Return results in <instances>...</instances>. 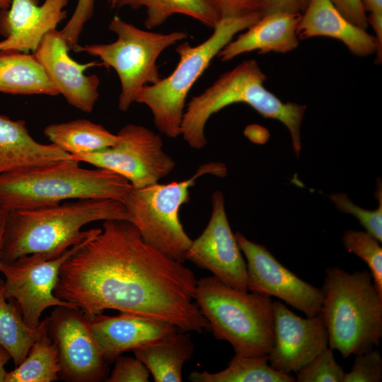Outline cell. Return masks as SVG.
I'll return each mask as SVG.
<instances>
[{"label":"cell","instance_id":"cell-19","mask_svg":"<svg viewBox=\"0 0 382 382\" xmlns=\"http://www.w3.org/2000/svg\"><path fill=\"white\" fill-rule=\"evenodd\" d=\"M296 35L299 40L314 37L338 40L357 57L378 53L375 35L347 19L331 0H311L301 13Z\"/></svg>","mask_w":382,"mask_h":382},{"label":"cell","instance_id":"cell-20","mask_svg":"<svg viewBox=\"0 0 382 382\" xmlns=\"http://www.w3.org/2000/svg\"><path fill=\"white\" fill-rule=\"evenodd\" d=\"M301 13H274L262 15L259 20L228 42L218 54L222 62L252 51L264 54L287 53L299 43L296 28Z\"/></svg>","mask_w":382,"mask_h":382},{"label":"cell","instance_id":"cell-2","mask_svg":"<svg viewBox=\"0 0 382 382\" xmlns=\"http://www.w3.org/2000/svg\"><path fill=\"white\" fill-rule=\"evenodd\" d=\"M128 221L122 202L115 199H77L52 206L9 211L3 240L1 261L11 262L32 254L54 257L102 228L81 231L93 221Z\"/></svg>","mask_w":382,"mask_h":382},{"label":"cell","instance_id":"cell-39","mask_svg":"<svg viewBox=\"0 0 382 382\" xmlns=\"http://www.w3.org/2000/svg\"><path fill=\"white\" fill-rule=\"evenodd\" d=\"M11 359L9 352L0 345V382H4L7 371L5 365Z\"/></svg>","mask_w":382,"mask_h":382},{"label":"cell","instance_id":"cell-40","mask_svg":"<svg viewBox=\"0 0 382 382\" xmlns=\"http://www.w3.org/2000/svg\"><path fill=\"white\" fill-rule=\"evenodd\" d=\"M9 211L0 206V262L4 236Z\"/></svg>","mask_w":382,"mask_h":382},{"label":"cell","instance_id":"cell-16","mask_svg":"<svg viewBox=\"0 0 382 382\" xmlns=\"http://www.w3.org/2000/svg\"><path fill=\"white\" fill-rule=\"evenodd\" d=\"M69 50L62 33L55 29L45 35L33 54L57 93L74 108L91 112L98 98L100 79L84 72L103 64L98 61L80 64L69 56Z\"/></svg>","mask_w":382,"mask_h":382},{"label":"cell","instance_id":"cell-23","mask_svg":"<svg viewBox=\"0 0 382 382\" xmlns=\"http://www.w3.org/2000/svg\"><path fill=\"white\" fill-rule=\"evenodd\" d=\"M0 92L58 95L34 54L12 50L0 51Z\"/></svg>","mask_w":382,"mask_h":382},{"label":"cell","instance_id":"cell-37","mask_svg":"<svg viewBox=\"0 0 382 382\" xmlns=\"http://www.w3.org/2000/svg\"><path fill=\"white\" fill-rule=\"evenodd\" d=\"M311 0H265L262 15L274 13H302Z\"/></svg>","mask_w":382,"mask_h":382},{"label":"cell","instance_id":"cell-42","mask_svg":"<svg viewBox=\"0 0 382 382\" xmlns=\"http://www.w3.org/2000/svg\"><path fill=\"white\" fill-rule=\"evenodd\" d=\"M107 2L111 8L116 7L117 0H107Z\"/></svg>","mask_w":382,"mask_h":382},{"label":"cell","instance_id":"cell-21","mask_svg":"<svg viewBox=\"0 0 382 382\" xmlns=\"http://www.w3.org/2000/svg\"><path fill=\"white\" fill-rule=\"evenodd\" d=\"M70 158L69 153L53 144L36 141L24 120L0 115V174Z\"/></svg>","mask_w":382,"mask_h":382},{"label":"cell","instance_id":"cell-18","mask_svg":"<svg viewBox=\"0 0 382 382\" xmlns=\"http://www.w3.org/2000/svg\"><path fill=\"white\" fill-rule=\"evenodd\" d=\"M86 317L108 364L124 352L161 340L180 331L170 323L129 313L115 316L99 313Z\"/></svg>","mask_w":382,"mask_h":382},{"label":"cell","instance_id":"cell-25","mask_svg":"<svg viewBox=\"0 0 382 382\" xmlns=\"http://www.w3.org/2000/svg\"><path fill=\"white\" fill-rule=\"evenodd\" d=\"M192 382H294L291 374L274 370L268 362L267 355L245 356L236 354L226 368L216 373L192 371L188 376Z\"/></svg>","mask_w":382,"mask_h":382},{"label":"cell","instance_id":"cell-5","mask_svg":"<svg viewBox=\"0 0 382 382\" xmlns=\"http://www.w3.org/2000/svg\"><path fill=\"white\" fill-rule=\"evenodd\" d=\"M328 347L343 358L377 347L382 339V296L369 271L328 267L320 289Z\"/></svg>","mask_w":382,"mask_h":382},{"label":"cell","instance_id":"cell-4","mask_svg":"<svg viewBox=\"0 0 382 382\" xmlns=\"http://www.w3.org/2000/svg\"><path fill=\"white\" fill-rule=\"evenodd\" d=\"M132 188L127 180L111 170L83 168L70 158L0 174V206L13 211L72 199L122 202Z\"/></svg>","mask_w":382,"mask_h":382},{"label":"cell","instance_id":"cell-32","mask_svg":"<svg viewBox=\"0 0 382 382\" xmlns=\"http://www.w3.org/2000/svg\"><path fill=\"white\" fill-rule=\"evenodd\" d=\"M353 365L345 373L343 382H381L382 381V357L376 347L356 354Z\"/></svg>","mask_w":382,"mask_h":382},{"label":"cell","instance_id":"cell-13","mask_svg":"<svg viewBox=\"0 0 382 382\" xmlns=\"http://www.w3.org/2000/svg\"><path fill=\"white\" fill-rule=\"evenodd\" d=\"M235 236L246 259L248 291L275 296L303 312L306 317L320 313V289L296 276L263 245L248 240L240 232H236Z\"/></svg>","mask_w":382,"mask_h":382},{"label":"cell","instance_id":"cell-33","mask_svg":"<svg viewBox=\"0 0 382 382\" xmlns=\"http://www.w3.org/2000/svg\"><path fill=\"white\" fill-rule=\"evenodd\" d=\"M114 369L107 382H148L150 372L136 357L122 354L115 359Z\"/></svg>","mask_w":382,"mask_h":382},{"label":"cell","instance_id":"cell-11","mask_svg":"<svg viewBox=\"0 0 382 382\" xmlns=\"http://www.w3.org/2000/svg\"><path fill=\"white\" fill-rule=\"evenodd\" d=\"M99 233L72 245L57 257H52L45 253H32L11 262L1 261L0 272L5 277V296L7 299L15 300L28 327L37 328L41 323V315L47 308L62 306L79 308L72 303L56 297L54 290L62 265L87 241Z\"/></svg>","mask_w":382,"mask_h":382},{"label":"cell","instance_id":"cell-24","mask_svg":"<svg viewBox=\"0 0 382 382\" xmlns=\"http://www.w3.org/2000/svg\"><path fill=\"white\" fill-rule=\"evenodd\" d=\"M43 132L51 144L70 155L102 150L114 146L119 140L117 134L84 119L51 124Z\"/></svg>","mask_w":382,"mask_h":382},{"label":"cell","instance_id":"cell-8","mask_svg":"<svg viewBox=\"0 0 382 382\" xmlns=\"http://www.w3.org/2000/svg\"><path fill=\"white\" fill-rule=\"evenodd\" d=\"M226 173L224 163H209L182 181L132 187L122 201L128 221L137 228L146 243L168 257L184 262L192 240L180 222V209L190 201V189L198 178L205 174L224 177Z\"/></svg>","mask_w":382,"mask_h":382},{"label":"cell","instance_id":"cell-7","mask_svg":"<svg viewBox=\"0 0 382 382\" xmlns=\"http://www.w3.org/2000/svg\"><path fill=\"white\" fill-rule=\"evenodd\" d=\"M261 16L262 13L257 12L239 18H221L205 41L197 46L185 42L177 47L179 61L175 69L157 83L144 86L135 99V102L150 109L160 132L170 138L181 135L185 100L190 90L234 36Z\"/></svg>","mask_w":382,"mask_h":382},{"label":"cell","instance_id":"cell-15","mask_svg":"<svg viewBox=\"0 0 382 382\" xmlns=\"http://www.w3.org/2000/svg\"><path fill=\"white\" fill-rule=\"evenodd\" d=\"M274 345L270 365L284 374L296 373L328 347L327 329L320 314L302 318L279 301H273Z\"/></svg>","mask_w":382,"mask_h":382},{"label":"cell","instance_id":"cell-14","mask_svg":"<svg viewBox=\"0 0 382 382\" xmlns=\"http://www.w3.org/2000/svg\"><path fill=\"white\" fill-rule=\"evenodd\" d=\"M212 206L209 221L200 236L192 241L186 260L209 271L224 283L247 291L246 262L230 227L222 192L213 193Z\"/></svg>","mask_w":382,"mask_h":382},{"label":"cell","instance_id":"cell-10","mask_svg":"<svg viewBox=\"0 0 382 382\" xmlns=\"http://www.w3.org/2000/svg\"><path fill=\"white\" fill-rule=\"evenodd\" d=\"M118 141L97 151L71 155L79 162L111 170L127 180L132 187L142 188L168 175L175 163L163 150L161 136L149 128L127 124L117 133Z\"/></svg>","mask_w":382,"mask_h":382},{"label":"cell","instance_id":"cell-29","mask_svg":"<svg viewBox=\"0 0 382 382\" xmlns=\"http://www.w3.org/2000/svg\"><path fill=\"white\" fill-rule=\"evenodd\" d=\"M348 252L354 254L368 266L374 284L382 296V248L381 243L366 231L348 230L342 236Z\"/></svg>","mask_w":382,"mask_h":382},{"label":"cell","instance_id":"cell-26","mask_svg":"<svg viewBox=\"0 0 382 382\" xmlns=\"http://www.w3.org/2000/svg\"><path fill=\"white\" fill-rule=\"evenodd\" d=\"M4 281L0 279V345L11 354L15 367L25 358L33 342L45 332L44 320L36 328L28 327L15 301L7 302Z\"/></svg>","mask_w":382,"mask_h":382},{"label":"cell","instance_id":"cell-17","mask_svg":"<svg viewBox=\"0 0 382 382\" xmlns=\"http://www.w3.org/2000/svg\"><path fill=\"white\" fill-rule=\"evenodd\" d=\"M69 0H11L10 6L0 9V51L34 52L45 35L67 16Z\"/></svg>","mask_w":382,"mask_h":382},{"label":"cell","instance_id":"cell-22","mask_svg":"<svg viewBox=\"0 0 382 382\" xmlns=\"http://www.w3.org/2000/svg\"><path fill=\"white\" fill-rule=\"evenodd\" d=\"M195 345L189 332L178 331L156 342L133 350L155 382H181L182 369L193 354Z\"/></svg>","mask_w":382,"mask_h":382},{"label":"cell","instance_id":"cell-31","mask_svg":"<svg viewBox=\"0 0 382 382\" xmlns=\"http://www.w3.org/2000/svg\"><path fill=\"white\" fill-rule=\"evenodd\" d=\"M382 190L381 183L377 185L374 192L378 199L379 205L375 210H368L354 204L345 193H335L330 195V199L337 208L345 213L355 216L366 231L382 242Z\"/></svg>","mask_w":382,"mask_h":382},{"label":"cell","instance_id":"cell-34","mask_svg":"<svg viewBox=\"0 0 382 382\" xmlns=\"http://www.w3.org/2000/svg\"><path fill=\"white\" fill-rule=\"evenodd\" d=\"M95 1L96 0H78L71 18L61 30L70 50L79 45L83 28L93 15Z\"/></svg>","mask_w":382,"mask_h":382},{"label":"cell","instance_id":"cell-6","mask_svg":"<svg viewBox=\"0 0 382 382\" xmlns=\"http://www.w3.org/2000/svg\"><path fill=\"white\" fill-rule=\"evenodd\" d=\"M193 300L209 331L235 354L267 355L274 340L271 296L233 288L214 276L197 279Z\"/></svg>","mask_w":382,"mask_h":382},{"label":"cell","instance_id":"cell-1","mask_svg":"<svg viewBox=\"0 0 382 382\" xmlns=\"http://www.w3.org/2000/svg\"><path fill=\"white\" fill-rule=\"evenodd\" d=\"M197 281L183 262L146 243L132 224L111 219L62 265L54 294L86 316L114 309L202 332L209 327L192 301Z\"/></svg>","mask_w":382,"mask_h":382},{"label":"cell","instance_id":"cell-12","mask_svg":"<svg viewBox=\"0 0 382 382\" xmlns=\"http://www.w3.org/2000/svg\"><path fill=\"white\" fill-rule=\"evenodd\" d=\"M44 322L46 334L58 350L59 378L69 382L105 381L108 364L80 308L55 306Z\"/></svg>","mask_w":382,"mask_h":382},{"label":"cell","instance_id":"cell-38","mask_svg":"<svg viewBox=\"0 0 382 382\" xmlns=\"http://www.w3.org/2000/svg\"><path fill=\"white\" fill-rule=\"evenodd\" d=\"M365 11L369 15L382 16V0H361Z\"/></svg>","mask_w":382,"mask_h":382},{"label":"cell","instance_id":"cell-28","mask_svg":"<svg viewBox=\"0 0 382 382\" xmlns=\"http://www.w3.org/2000/svg\"><path fill=\"white\" fill-rule=\"evenodd\" d=\"M58 350L46 332L30 347L25 358L7 372L4 382H52L59 379Z\"/></svg>","mask_w":382,"mask_h":382},{"label":"cell","instance_id":"cell-9","mask_svg":"<svg viewBox=\"0 0 382 382\" xmlns=\"http://www.w3.org/2000/svg\"><path fill=\"white\" fill-rule=\"evenodd\" d=\"M117 40L107 44L76 45V52H86L98 57L103 66L112 68L121 84L118 108L126 112L135 102L140 90L146 85L161 79L156 64L161 53L168 47L187 37L183 31L168 34L140 29L115 16L108 25Z\"/></svg>","mask_w":382,"mask_h":382},{"label":"cell","instance_id":"cell-35","mask_svg":"<svg viewBox=\"0 0 382 382\" xmlns=\"http://www.w3.org/2000/svg\"><path fill=\"white\" fill-rule=\"evenodd\" d=\"M220 18H239L263 9L265 0H205Z\"/></svg>","mask_w":382,"mask_h":382},{"label":"cell","instance_id":"cell-36","mask_svg":"<svg viewBox=\"0 0 382 382\" xmlns=\"http://www.w3.org/2000/svg\"><path fill=\"white\" fill-rule=\"evenodd\" d=\"M338 11L350 22L366 30L367 15L361 0H331Z\"/></svg>","mask_w":382,"mask_h":382},{"label":"cell","instance_id":"cell-3","mask_svg":"<svg viewBox=\"0 0 382 382\" xmlns=\"http://www.w3.org/2000/svg\"><path fill=\"white\" fill-rule=\"evenodd\" d=\"M267 76L253 59L243 61L222 74L202 93L194 96L185 107L181 135L192 149L207 144L205 125L211 116L234 104L245 103L265 118L281 122L288 129L296 156L301 148V126L306 106L284 103L264 86Z\"/></svg>","mask_w":382,"mask_h":382},{"label":"cell","instance_id":"cell-41","mask_svg":"<svg viewBox=\"0 0 382 382\" xmlns=\"http://www.w3.org/2000/svg\"><path fill=\"white\" fill-rule=\"evenodd\" d=\"M11 3V0H0V9L8 8Z\"/></svg>","mask_w":382,"mask_h":382},{"label":"cell","instance_id":"cell-30","mask_svg":"<svg viewBox=\"0 0 382 382\" xmlns=\"http://www.w3.org/2000/svg\"><path fill=\"white\" fill-rule=\"evenodd\" d=\"M345 374L328 347L303 366L295 378L297 382H343Z\"/></svg>","mask_w":382,"mask_h":382},{"label":"cell","instance_id":"cell-27","mask_svg":"<svg viewBox=\"0 0 382 382\" xmlns=\"http://www.w3.org/2000/svg\"><path fill=\"white\" fill-rule=\"evenodd\" d=\"M124 6L133 9L145 7L144 25L147 29L160 26L175 14L187 16L210 28L221 20L205 0H117L115 8Z\"/></svg>","mask_w":382,"mask_h":382}]
</instances>
